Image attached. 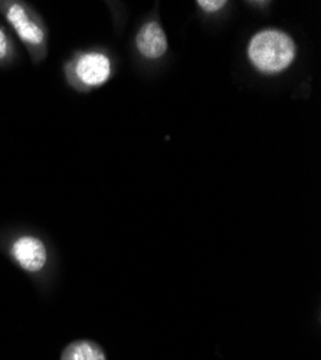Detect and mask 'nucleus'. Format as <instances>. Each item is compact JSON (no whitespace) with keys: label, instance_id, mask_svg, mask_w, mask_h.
Returning a JSON list of instances; mask_svg holds the SVG:
<instances>
[{"label":"nucleus","instance_id":"20e7f679","mask_svg":"<svg viewBox=\"0 0 321 360\" xmlns=\"http://www.w3.org/2000/svg\"><path fill=\"white\" fill-rule=\"evenodd\" d=\"M9 258L31 276H39L48 268L49 251L44 239L34 233H19L12 236L8 244Z\"/></svg>","mask_w":321,"mask_h":360},{"label":"nucleus","instance_id":"0eeeda50","mask_svg":"<svg viewBox=\"0 0 321 360\" xmlns=\"http://www.w3.org/2000/svg\"><path fill=\"white\" fill-rule=\"evenodd\" d=\"M18 53V48L15 39L9 34L8 29L0 25V68H5L15 63V58Z\"/></svg>","mask_w":321,"mask_h":360},{"label":"nucleus","instance_id":"423d86ee","mask_svg":"<svg viewBox=\"0 0 321 360\" xmlns=\"http://www.w3.org/2000/svg\"><path fill=\"white\" fill-rule=\"evenodd\" d=\"M60 360H107V354L97 342L78 339L65 346Z\"/></svg>","mask_w":321,"mask_h":360},{"label":"nucleus","instance_id":"7ed1b4c3","mask_svg":"<svg viewBox=\"0 0 321 360\" xmlns=\"http://www.w3.org/2000/svg\"><path fill=\"white\" fill-rule=\"evenodd\" d=\"M68 84L78 91L104 85L112 74L110 56L98 49L77 52L64 67Z\"/></svg>","mask_w":321,"mask_h":360},{"label":"nucleus","instance_id":"f257e3e1","mask_svg":"<svg viewBox=\"0 0 321 360\" xmlns=\"http://www.w3.org/2000/svg\"><path fill=\"white\" fill-rule=\"evenodd\" d=\"M297 49L289 35L278 29H266L251 39L248 58L251 64L264 74H278L293 64Z\"/></svg>","mask_w":321,"mask_h":360},{"label":"nucleus","instance_id":"f03ea898","mask_svg":"<svg viewBox=\"0 0 321 360\" xmlns=\"http://www.w3.org/2000/svg\"><path fill=\"white\" fill-rule=\"evenodd\" d=\"M0 13L39 64L48 53V27L41 15L25 2H0Z\"/></svg>","mask_w":321,"mask_h":360},{"label":"nucleus","instance_id":"6e6552de","mask_svg":"<svg viewBox=\"0 0 321 360\" xmlns=\"http://www.w3.org/2000/svg\"><path fill=\"white\" fill-rule=\"evenodd\" d=\"M226 5L225 0H199L197 6L208 13H215Z\"/></svg>","mask_w":321,"mask_h":360},{"label":"nucleus","instance_id":"39448f33","mask_svg":"<svg viewBox=\"0 0 321 360\" xmlns=\"http://www.w3.org/2000/svg\"><path fill=\"white\" fill-rule=\"evenodd\" d=\"M138 52L148 59H159L167 51V38L157 22L145 23L136 38Z\"/></svg>","mask_w":321,"mask_h":360}]
</instances>
